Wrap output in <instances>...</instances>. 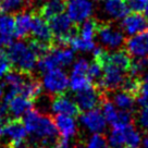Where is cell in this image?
Here are the masks:
<instances>
[{
	"mask_svg": "<svg viewBox=\"0 0 148 148\" xmlns=\"http://www.w3.org/2000/svg\"><path fill=\"white\" fill-rule=\"evenodd\" d=\"M23 123L31 136L29 148H55L60 140L53 120L34 108L23 116Z\"/></svg>",
	"mask_w": 148,
	"mask_h": 148,
	"instance_id": "cell-1",
	"label": "cell"
},
{
	"mask_svg": "<svg viewBox=\"0 0 148 148\" xmlns=\"http://www.w3.org/2000/svg\"><path fill=\"white\" fill-rule=\"evenodd\" d=\"M7 55L9 57L12 66L24 73H32L38 62V57L28 46L27 42H12L8 49Z\"/></svg>",
	"mask_w": 148,
	"mask_h": 148,
	"instance_id": "cell-2",
	"label": "cell"
},
{
	"mask_svg": "<svg viewBox=\"0 0 148 148\" xmlns=\"http://www.w3.org/2000/svg\"><path fill=\"white\" fill-rule=\"evenodd\" d=\"M74 60L73 49L53 47L47 55L39 58L37 66L42 72L46 73L48 71L55 69H60L72 63Z\"/></svg>",
	"mask_w": 148,
	"mask_h": 148,
	"instance_id": "cell-3",
	"label": "cell"
},
{
	"mask_svg": "<svg viewBox=\"0 0 148 148\" xmlns=\"http://www.w3.org/2000/svg\"><path fill=\"white\" fill-rule=\"evenodd\" d=\"M106 96L107 92H102L97 86L92 85L90 87L76 92L74 101L81 111H88L96 109L99 105H101Z\"/></svg>",
	"mask_w": 148,
	"mask_h": 148,
	"instance_id": "cell-4",
	"label": "cell"
},
{
	"mask_svg": "<svg viewBox=\"0 0 148 148\" xmlns=\"http://www.w3.org/2000/svg\"><path fill=\"white\" fill-rule=\"evenodd\" d=\"M96 35L99 42L109 49H116L125 42L124 33L111 23H98Z\"/></svg>",
	"mask_w": 148,
	"mask_h": 148,
	"instance_id": "cell-5",
	"label": "cell"
},
{
	"mask_svg": "<svg viewBox=\"0 0 148 148\" xmlns=\"http://www.w3.org/2000/svg\"><path fill=\"white\" fill-rule=\"evenodd\" d=\"M102 69H103L102 76L96 86L105 92H116L118 88H121L126 76L124 71L111 64H105Z\"/></svg>",
	"mask_w": 148,
	"mask_h": 148,
	"instance_id": "cell-6",
	"label": "cell"
},
{
	"mask_svg": "<svg viewBox=\"0 0 148 148\" xmlns=\"http://www.w3.org/2000/svg\"><path fill=\"white\" fill-rule=\"evenodd\" d=\"M42 86L51 95H60L63 94L69 86V77L61 69L51 70L44 75Z\"/></svg>",
	"mask_w": 148,
	"mask_h": 148,
	"instance_id": "cell-7",
	"label": "cell"
},
{
	"mask_svg": "<svg viewBox=\"0 0 148 148\" xmlns=\"http://www.w3.org/2000/svg\"><path fill=\"white\" fill-rule=\"evenodd\" d=\"M10 139L9 148H16L25 143L27 137V131L24 123L20 119H10L3 125V134Z\"/></svg>",
	"mask_w": 148,
	"mask_h": 148,
	"instance_id": "cell-8",
	"label": "cell"
},
{
	"mask_svg": "<svg viewBox=\"0 0 148 148\" xmlns=\"http://www.w3.org/2000/svg\"><path fill=\"white\" fill-rule=\"evenodd\" d=\"M66 11L74 23H83L92 16L94 5L90 0H71L66 5Z\"/></svg>",
	"mask_w": 148,
	"mask_h": 148,
	"instance_id": "cell-9",
	"label": "cell"
},
{
	"mask_svg": "<svg viewBox=\"0 0 148 148\" xmlns=\"http://www.w3.org/2000/svg\"><path fill=\"white\" fill-rule=\"evenodd\" d=\"M79 122L90 133H102L107 127V121L100 109L84 111L79 116Z\"/></svg>",
	"mask_w": 148,
	"mask_h": 148,
	"instance_id": "cell-10",
	"label": "cell"
},
{
	"mask_svg": "<svg viewBox=\"0 0 148 148\" xmlns=\"http://www.w3.org/2000/svg\"><path fill=\"white\" fill-rule=\"evenodd\" d=\"M125 48L131 57H148V29L131 36L125 40Z\"/></svg>",
	"mask_w": 148,
	"mask_h": 148,
	"instance_id": "cell-11",
	"label": "cell"
},
{
	"mask_svg": "<svg viewBox=\"0 0 148 148\" xmlns=\"http://www.w3.org/2000/svg\"><path fill=\"white\" fill-rule=\"evenodd\" d=\"M33 22H32V33L33 37L40 42H47L52 45L53 42V34L51 31L49 24L47 23L46 18H42L38 12H33ZM53 46V45H52Z\"/></svg>",
	"mask_w": 148,
	"mask_h": 148,
	"instance_id": "cell-12",
	"label": "cell"
},
{
	"mask_svg": "<svg viewBox=\"0 0 148 148\" xmlns=\"http://www.w3.org/2000/svg\"><path fill=\"white\" fill-rule=\"evenodd\" d=\"M121 29L125 34L133 36L148 29V20L145 18V15L133 12L123 18L121 22Z\"/></svg>",
	"mask_w": 148,
	"mask_h": 148,
	"instance_id": "cell-13",
	"label": "cell"
},
{
	"mask_svg": "<svg viewBox=\"0 0 148 148\" xmlns=\"http://www.w3.org/2000/svg\"><path fill=\"white\" fill-rule=\"evenodd\" d=\"M51 109L57 114H65L71 116H77L81 111L75 101L63 94L56 95L53 97L51 102Z\"/></svg>",
	"mask_w": 148,
	"mask_h": 148,
	"instance_id": "cell-14",
	"label": "cell"
},
{
	"mask_svg": "<svg viewBox=\"0 0 148 148\" xmlns=\"http://www.w3.org/2000/svg\"><path fill=\"white\" fill-rule=\"evenodd\" d=\"M53 122L58 129L59 135L62 138H71L77 132V125L73 116H65V114H57L53 118Z\"/></svg>",
	"mask_w": 148,
	"mask_h": 148,
	"instance_id": "cell-15",
	"label": "cell"
},
{
	"mask_svg": "<svg viewBox=\"0 0 148 148\" xmlns=\"http://www.w3.org/2000/svg\"><path fill=\"white\" fill-rule=\"evenodd\" d=\"M33 109V100L24 96H15L8 102V111L12 118L11 119H20L24 116L28 111Z\"/></svg>",
	"mask_w": 148,
	"mask_h": 148,
	"instance_id": "cell-16",
	"label": "cell"
},
{
	"mask_svg": "<svg viewBox=\"0 0 148 148\" xmlns=\"http://www.w3.org/2000/svg\"><path fill=\"white\" fill-rule=\"evenodd\" d=\"M32 22H33V14L27 13L25 11L18 12L15 15V24H14V33L13 36L23 39L28 36L32 29Z\"/></svg>",
	"mask_w": 148,
	"mask_h": 148,
	"instance_id": "cell-17",
	"label": "cell"
},
{
	"mask_svg": "<svg viewBox=\"0 0 148 148\" xmlns=\"http://www.w3.org/2000/svg\"><path fill=\"white\" fill-rule=\"evenodd\" d=\"M129 7L125 0H105L103 12L112 20H120L129 14Z\"/></svg>",
	"mask_w": 148,
	"mask_h": 148,
	"instance_id": "cell-18",
	"label": "cell"
},
{
	"mask_svg": "<svg viewBox=\"0 0 148 148\" xmlns=\"http://www.w3.org/2000/svg\"><path fill=\"white\" fill-rule=\"evenodd\" d=\"M132 57L129 55V52L126 50H116L114 52H108L107 59L105 64H111L113 66H116L118 69L124 71L125 73L129 72L132 65ZM103 64V65H105ZM103 68V66H102Z\"/></svg>",
	"mask_w": 148,
	"mask_h": 148,
	"instance_id": "cell-19",
	"label": "cell"
},
{
	"mask_svg": "<svg viewBox=\"0 0 148 148\" xmlns=\"http://www.w3.org/2000/svg\"><path fill=\"white\" fill-rule=\"evenodd\" d=\"M65 0H48L37 12L46 20H50L56 15L62 14L66 9Z\"/></svg>",
	"mask_w": 148,
	"mask_h": 148,
	"instance_id": "cell-20",
	"label": "cell"
},
{
	"mask_svg": "<svg viewBox=\"0 0 148 148\" xmlns=\"http://www.w3.org/2000/svg\"><path fill=\"white\" fill-rule=\"evenodd\" d=\"M42 92V83L39 79H35L33 76V74H31L28 76L26 81L24 82L23 86L21 88L20 95H22L24 97L28 98L31 100H34L35 98H37Z\"/></svg>",
	"mask_w": 148,
	"mask_h": 148,
	"instance_id": "cell-21",
	"label": "cell"
},
{
	"mask_svg": "<svg viewBox=\"0 0 148 148\" xmlns=\"http://www.w3.org/2000/svg\"><path fill=\"white\" fill-rule=\"evenodd\" d=\"M92 85V82L88 77L87 73H76L71 72L69 79V86L72 92H79L86 88L90 87Z\"/></svg>",
	"mask_w": 148,
	"mask_h": 148,
	"instance_id": "cell-22",
	"label": "cell"
},
{
	"mask_svg": "<svg viewBox=\"0 0 148 148\" xmlns=\"http://www.w3.org/2000/svg\"><path fill=\"white\" fill-rule=\"evenodd\" d=\"M112 102L120 110H126L132 112L135 107V97L129 92L122 90V92H118L113 95Z\"/></svg>",
	"mask_w": 148,
	"mask_h": 148,
	"instance_id": "cell-23",
	"label": "cell"
},
{
	"mask_svg": "<svg viewBox=\"0 0 148 148\" xmlns=\"http://www.w3.org/2000/svg\"><path fill=\"white\" fill-rule=\"evenodd\" d=\"M29 5V0H0V12L10 13L15 11H25Z\"/></svg>",
	"mask_w": 148,
	"mask_h": 148,
	"instance_id": "cell-24",
	"label": "cell"
},
{
	"mask_svg": "<svg viewBox=\"0 0 148 148\" xmlns=\"http://www.w3.org/2000/svg\"><path fill=\"white\" fill-rule=\"evenodd\" d=\"M125 137V146L131 148H138L142 144V135L136 130L134 123L123 129Z\"/></svg>",
	"mask_w": 148,
	"mask_h": 148,
	"instance_id": "cell-25",
	"label": "cell"
},
{
	"mask_svg": "<svg viewBox=\"0 0 148 148\" xmlns=\"http://www.w3.org/2000/svg\"><path fill=\"white\" fill-rule=\"evenodd\" d=\"M140 85H142V79L127 74L125 76L121 88L123 92H129L131 95H133L134 97H137V95L140 92Z\"/></svg>",
	"mask_w": 148,
	"mask_h": 148,
	"instance_id": "cell-26",
	"label": "cell"
},
{
	"mask_svg": "<svg viewBox=\"0 0 148 148\" xmlns=\"http://www.w3.org/2000/svg\"><path fill=\"white\" fill-rule=\"evenodd\" d=\"M97 26L98 22L96 20L88 18L84 21L82 25L79 27V35L82 38L88 39V40H94V37L97 34Z\"/></svg>",
	"mask_w": 148,
	"mask_h": 148,
	"instance_id": "cell-27",
	"label": "cell"
},
{
	"mask_svg": "<svg viewBox=\"0 0 148 148\" xmlns=\"http://www.w3.org/2000/svg\"><path fill=\"white\" fill-rule=\"evenodd\" d=\"M118 111L119 110L116 109V105L108 98V96H106L101 102V112L106 119L107 123L111 125L114 123L116 116H118Z\"/></svg>",
	"mask_w": 148,
	"mask_h": 148,
	"instance_id": "cell-28",
	"label": "cell"
},
{
	"mask_svg": "<svg viewBox=\"0 0 148 148\" xmlns=\"http://www.w3.org/2000/svg\"><path fill=\"white\" fill-rule=\"evenodd\" d=\"M15 18L10 13L0 12V34L5 36H13Z\"/></svg>",
	"mask_w": 148,
	"mask_h": 148,
	"instance_id": "cell-29",
	"label": "cell"
},
{
	"mask_svg": "<svg viewBox=\"0 0 148 148\" xmlns=\"http://www.w3.org/2000/svg\"><path fill=\"white\" fill-rule=\"evenodd\" d=\"M70 46L73 50L76 51H90L95 49V42L94 40H88L85 38H82L81 36H75L72 38V40L70 42Z\"/></svg>",
	"mask_w": 148,
	"mask_h": 148,
	"instance_id": "cell-30",
	"label": "cell"
},
{
	"mask_svg": "<svg viewBox=\"0 0 148 148\" xmlns=\"http://www.w3.org/2000/svg\"><path fill=\"white\" fill-rule=\"evenodd\" d=\"M108 143L110 148H122L125 145V137L123 129H112L108 136Z\"/></svg>",
	"mask_w": 148,
	"mask_h": 148,
	"instance_id": "cell-31",
	"label": "cell"
},
{
	"mask_svg": "<svg viewBox=\"0 0 148 148\" xmlns=\"http://www.w3.org/2000/svg\"><path fill=\"white\" fill-rule=\"evenodd\" d=\"M133 113L131 111L126 110H119L118 116H116L114 123L112 124V127L114 129H124L129 125L133 124Z\"/></svg>",
	"mask_w": 148,
	"mask_h": 148,
	"instance_id": "cell-32",
	"label": "cell"
},
{
	"mask_svg": "<svg viewBox=\"0 0 148 148\" xmlns=\"http://www.w3.org/2000/svg\"><path fill=\"white\" fill-rule=\"evenodd\" d=\"M86 148H110V146L105 135L101 133H95L89 137Z\"/></svg>",
	"mask_w": 148,
	"mask_h": 148,
	"instance_id": "cell-33",
	"label": "cell"
},
{
	"mask_svg": "<svg viewBox=\"0 0 148 148\" xmlns=\"http://www.w3.org/2000/svg\"><path fill=\"white\" fill-rule=\"evenodd\" d=\"M102 73H103V69H102V66L98 63L97 61L94 60L89 64V66H88L87 75L92 82H95V83L97 82L98 83L100 81V79H101Z\"/></svg>",
	"mask_w": 148,
	"mask_h": 148,
	"instance_id": "cell-34",
	"label": "cell"
},
{
	"mask_svg": "<svg viewBox=\"0 0 148 148\" xmlns=\"http://www.w3.org/2000/svg\"><path fill=\"white\" fill-rule=\"evenodd\" d=\"M12 70V63L10 61L7 52L0 51V76H5Z\"/></svg>",
	"mask_w": 148,
	"mask_h": 148,
	"instance_id": "cell-35",
	"label": "cell"
},
{
	"mask_svg": "<svg viewBox=\"0 0 148 148\" xmlns=\"http://www.w3.org/2000/svg\"><path fill=\"white\" fill-rule=\"evenodd\" d=\"M147 1L148 0H126V5L131 11L139 13V12L144 11Z\"/></svg>",
	"mask_w": 148,
	"mask_h": 148,
	"instance_id": "cell-36",
	"label": "cell"
},
{
	"mask_svg": "<svg viewBox=\"0 0 148 148\" xmlns=\"http://www.w3.org/2000/svg\"><path fill=\"white\" fill-rule=\"evenodd\" d=\"M88 66L89 63L86 59L84 58H79L75 61L73 68H72V72H76V73H87Z\"/></svg>",
	"mask_w": 148,
	"mask_h": 148,
	"instance_id": "cell-37",
	"label": "cell"
},
{
	"mask_svg": "<svg viewBox=\"0 0 148 148\" xmlns=\"http://www.w3.org/2000/svg\"><path fill=\"white\" fill-rule=\"evenodd\" d=\"M138 125L145 131H148V107L147 108H142V110L138 113Z\"/></svg>",
	"mask_w": 148,
	"mask_h": 148,
	"instance_id": "cell-38",
	"label": "cell"
},
{
	"mask_svg": "<svg viewBox=\"0 0 148 148\" xmlns=\"http://www.w3.org/2000/svg\"><path fill=\"white\" fill-rule=\"evenodd\" d=\"M137 103L142 108L148 107V94H138L137 95Z\"/></svg>",
	"mask_w": 148,
	"mask_h": 148,
	"instance_id": "cell-39",
	"label": "cell"
},
{
	"mask_svg": "<svg viewBox=\"0 0 148 148\" xmlns=\"http://www.w3.org/2000/svg\"><path fill=\"white\" fill-rule=\"evenodd\" d=\"M139 94H148V72L142 77V85Z\"/></svg>",
	"mask_w": 148,
	"mask_h": 148,
	"instance_id": "cell-40",
	"label": "cell"
},
{
	"mask_svg": "<svg viewBox=\"0 0 148 148\" xmlns=\"http://www.w3.org/2000/svg\"><path fill=\"white\" fill-rule=\"evenodd\" d=\"M55 148H70V144H69V139H64L61 138L58 144L55 146Z\"/></svg>",
	"mask_w": 148,
	"mask_h": 148,
	"instance_id": "cell-41",
	"label": "cell"
},
{
	"mask_svg": "<svg viewBox=\"0 0 148 148\" xmlns=\"http://www.w3.org/2000/svg\"><path fill=\"white\" fill-rule=\"evenodd\" d=\"M5 92V83H3V84H1V85H0V100H1V99H3Z\"/></svg>",
	"mask_w": 148,
	"mask_h": 148,
	"instance_id": "cell-42",
	"label": "cell"
},
{
	"mask_svg": "<svg viewBox=\"0 0 148 148\" xmlns=\"http://www.w3.org/2000/svg\"><path fill=\"white\" fill-rule=\"evenodd\" d=\"M142 144H143L144 148H148V135L144 136V138L142 139Z\"/></svg>",
	"mask_w": 148,
	"mask_h": 148,
	"instance_id": "cell-43",
	"label": "cell"
},
{
	"mask_svg": "<svg viewBox=\"0 0 148 148\" xmlns=\"http://www.w3.org/2000/svg\"><path fill=\"white\" fill-rule=\"evenodd\" d=\"M144 12H145V18L148 20V1H147V3H146V7H145V9H144Z\"/></svg>",
	"mask_w": 148,
	"mask_h": 148,
	"instance_id": "cell-44",
	"label": "cell"
},
{
	"mask_svg": "<svg viewBox=\"0 0 148 148\" xmlns=\"http://www.w3.org/2000/svg\"><path fill=\"white\" fill-rule=\"evenodd\" d=\"M3 125H5V123H1L0 122V137L3 134Z\"/></svg>",
	"mask_w": 148,
	"mask_h": 148,
	"instance_id": "cell-45",
	"label": "cell"
},
{
	"mask_svg": "<svg viewBox=\"0 0 148 148\" xmlns=\"http://www.w3.org/2000/svg\"><path fill=\"white\" fill-rule=\"evenodd\" d=\"M73 148H82V147H81V146H79V145H76V146H74Z\"/></svg>",
	"mask_w": 148,
	"mask_h": 148,
	"instance_id": "cell-46",
	"label": "cell"
},
{
	"mask_svg": "<svg viewBox=\"0 0 148 148\" xmlns=\"http://www.w3.org/2000/svg\"><path fill=\"white\" fill-rule=\"evenodd\" d=\"M0 148H9V147H8V146H7V147H5V146H0Z\"/></svg>",
	"mask_w": 148,
	"mask_h": 148,
	"instance_id": "cell-47",
	"label": "cell"
},
{
	"mask_svg": "<svg viewBox=\"0 0 148 148\" xmlns=\"http://www.w3.org/2000/svg\"><path fill=\"white\" fill-rule=\"evenodd\" d=\"M95 1H101V0H95Z\"/></svg>",
	"mask_w": 148,
	"mask_h": 148,
	"instance_id": "cell-48",
	"label": "cell"
},
{
	"mask_svg": "<svg viewBox=\"0 0 148 148\" xmlns=\"http://www.w3.org/2000/svg\"><path fill=\"white\" fill-rule=\"evenodd\" d=\"M1 50H3V49H0V51H1Z\"/></svg>",
	"mask_w": 148,
	"mask_h": 148,
	"instance_id": "cell-49",
	"label": "cell"
},
{
	"mask_svg": "<svg viewBox=\"0 0 148 148\" xmlns=\"http://www.w3.org/2000/svg\"><path fill=\"white\" fill-rule=\"evenodd\" d=\"M125 148H131V147H125Z\"/></svg>",
	"mask_w": 148,
	"mask_h": 148,
	"instance_id": "cell-50",
	"label": "cell"
},
{
	"mask_svg": "<svg viewBox=\"0 0 148 148\" xmlns=\"http://www.w3.org/2000/svg\"><path fill=\"white\" fill-rule=\"evenodd\" d=\"M70 1H71V0H70Z\"/></svg>",
	"mask_w": 148,
	"mask_h": 148,
	"instance_id": "cell-51",
	"label": "cell"
}]
</instances>
